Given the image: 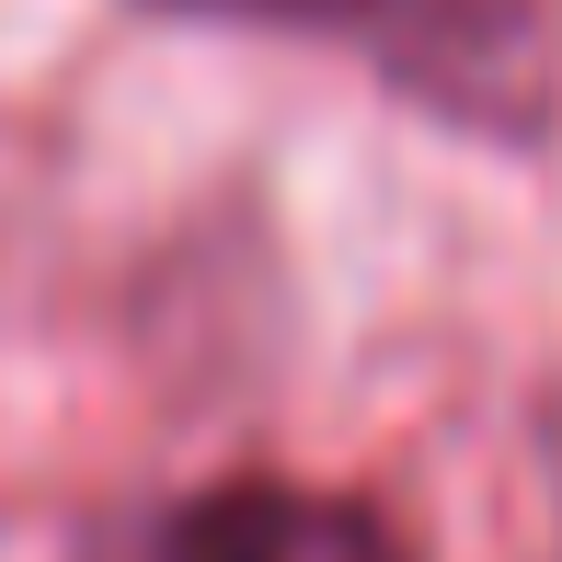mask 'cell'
Returning <instances> with one entry per match:
<instances>
[{"instance_id":"6da1fadb","label":"cell","mask_w":562,"mask_h":562,"mask_svg":"<svg viewBox=\"0 0 562 562\" xmlns=\"http://www.w3.org/2000/svg\"><path fill=\"white\" fill-rule=\"evenodd\" d=\"M161 562H414V551H402V528L368 494L241 471V482H207L161 528Z\"/></svg>"},{"instance_id":"7a4b0ae2","label":"cell","mask_w":562,"mask_h":562,"mask_svg":"<svg viewBox=\"0 0 562 562\" xmlns=\"http://www.w3.org/2000/svg\"><path fill=\"white\" fill-rule=\"evenodd\" d=\"M184 23H252V35H391L414 0H149Z\"/></svg>"}]
</instances>
